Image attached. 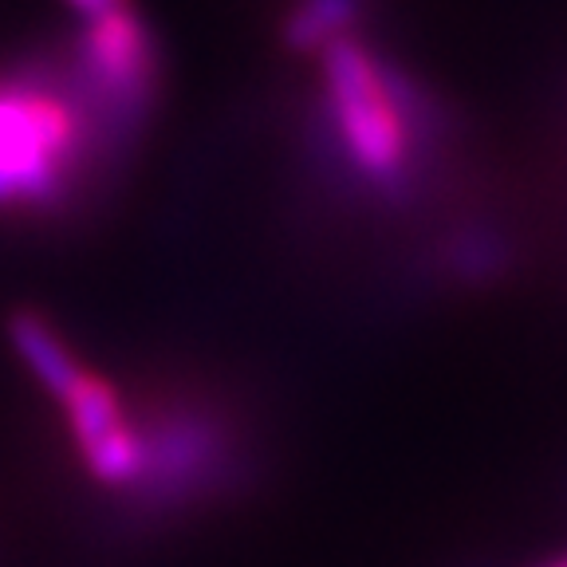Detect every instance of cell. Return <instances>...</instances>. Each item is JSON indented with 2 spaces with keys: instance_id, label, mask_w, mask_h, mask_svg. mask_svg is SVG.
<instances>
[{
  "instance_id": "3",
  "label": "cell",
  "mask_w": 567,
  "mask_h": 567,
  "mask_svg": "<svg viewBox=\"0 0 567 567\" xmlns=\"http://www.w3.org/2000/svg\"><path fill=\"white\" fill-rule=\"evenodd\" d=\"M80 63L87 68L91 99L111 118V126H126L146 111L154 95V75H158V55H154L151 32L131 12V4L87 20Z\"/></svg>"
},
{
  "instance_id": "1",
  "label": "cell",
  "mask_w": 567,
  "mask_h": 567,
  "mask_svg": "<svg viewBox=\"0 0 567 567\" xmlns=\"http://www.w3.org/2000/svg\"><path fill=\"white\" fill-rule=\"evenodd\" d=\"M323 48V99L343 154L371 182H399L406 174L414 134L410 99L390 80L382 63L351 35H331Z\"/></svg>"
},
{
  "instance_id": "6",
  "label": "cell",
  "mask_w": 567,
  "mask_h": 567,
  "mask_svg": "<svg viewBox=\"0 0 567 567\" xmlns=\"http://www.w3.org/2000/svg\"><path fill=\"white\" fill-rule=\"evenodd\" d=\"M551 567H567V559H559V564H551Z\"/></svg>"
},
{
  "instance_id": "4",
  "label": "cell",
  "mask_w": 567,
  "mask_h": 567,
  "mask_svg": "<svg viewBox=\"0 0 567 567\" xmlns=\"http://www.w3.org/2000/svg\"><path fill=\"white\" fill-rule=\"evenodd\" d=\"M55 399L68 410V430L80 445L87 470L95 473L103 485H126L142 473V442L126 422V410L118 394L106 386L99 374L80 371L71 374Z\"/></svg>"
},
{
  "instance_id": "5",
  "label": "cell",
  "mask_w": 567,
  "mask_h": 567,
  "mask_svg": "<svg viewBox=\"0 0 567 567\" xmlns=\"http://www.w3.org/2000/svg\"><path fill=\"white\" fill-rule=\"evenodd\" d=\"M71 9L80 12L83 20H95V17H106V12H115V9H123L126 0H68Z\"/></svg>"
},
{
  "instance_id": "2",
  "label": "cell",
  "mask_w": 567,
  "mask_h": 567,
  "mask_svg": "<svg viewBox=\"0 0 567 567\" xmlns=\"http://www.w3.org/2000/svg\"><path fill=\"white\" fill-rule=\"evenodd\" d=\"M80 115L48 83L0 80V205H48L80 162Z\"/></svg>"
}]
</instances>
